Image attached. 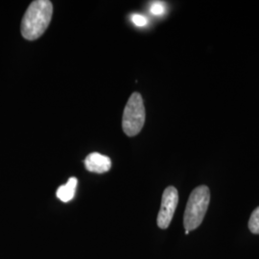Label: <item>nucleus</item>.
<instances>
[{
	"label": "nucleus",
	"mask_w": 259,
	"mask_h": 259,
	"mask_svg": "<svg viewBox=\"0 0 259 259\" xmlns=\"http://www.w3.org/2000/svg\"><path fill=\"white\" fill-rule=\"evenodd\" d=\"M249 230L253 234H259V206L256 207L250 215Z\"/></svg>",
	"instance_id": "nucleus-7"
},
{
	"label": "nucleus",
	"mask_w": 259,
	"mask_h": 259,
	"mask_svg": "<svg viewBox=\"0 0 259 259\" xmlns=\"http://www.w3.org/2000/svg\"><path fill=\"white\" fill-rule=\"evenodd\" d=\"M131 19H132V21L134 22V24H136L137 26H139V27H143V26H145L146 24H147V19L144 17V16H142V15H140V14H133L132 16H131Z\"/></svg>",
	"instance_id": "nucleus-9"
},
{
	"label": "nucleus",
	"mask_w": 259,
	"mask_h": 259,
	"mask_svg": "<svg viewBox=\"0 0 259 259\" xmlns=\"http://www.w3.org/2000/svg\"><path fill=\"white\" fill-rule=\"evenodd\" d=\"M210 202V190L206 185L196 187L188 198L185 215L184 226L185 231H194L204 221Z\"/></svg>",
	"instance_id": "nucleus-2"
},
{
	"label": "nucleus",
	"mask_w": 259,
	"mask_h": 259,
	"mask_svg": "<svg viewBox=\"0 0 259 259\" xmlns=\"http://www.w3.org/2000/svg\"><path fill=\"white\" fill-rule=\"evenodd\" d=\"M53 15V5L49 0L33 1L28 7L20 25L21 35L27 40L41 37L49 26Z\"/></svg>",
	"instance_id": "nucleus-1"
},
{
	"label": "nucleus",
	"mask_w": 259,
	"mask_h": 259,
	"mask_svg": "<svg viewBox=\"0 0 259 259\" xmlns=\"http://www.w3.org/2000/svg\"><path fill=\"white\" fill-rule=\"evenodd\" d=\"M83 162L88 171L97 174L106 173L111 168V158L97 152H93L90 154L85 157Z\"/></svg>",
	"instance_id": "nucleus-5"
},
{
	"label": "nucleus",
	"mask_w": 259,
	"mask_h": 259,
	"mask_svg": "<svg viewBox=\"0 0 259 259\" xmlns=\"http://www.w3.org/2000/svg\"><path fill=\"white\" fill-rule=\"evenodd\" d=\"M179 203V192L176 187L168 186L162 194L161 205L157 215V226L161 230H166L170 226Z\"/></svg>",
	"instance_id": "nucleus-4"
},
{
	"label": "nucleus",
	"mask_w": 259,
	"mask_h": 259,
	"mask_svg": "<svg viewBox=\"0 0 259 259\" xmlns=\"http://www.w3.org/2000/svg\"><path fill=\"white\" fill-rule=\"evenodd\" d=\"M78 185V180L72 177L68 180V182L65 185L60 186L57 189V197L64 203H68L74 198L75 191Z\"/></svg>",
	"instance_id": "nucleus-6"
},
{
	"label": "nucleus",
	"mask_w": 259,
	"mask_h": 259,
	"mask_svg": "<svg viewBox=\"0 0 259 259\" xmlns=\"http://www.w3.org/2000/svg\"><path fill=\"white\" fill-rule=\"evenodd\" d=\"M145 107L141 94L134 93L125 106L122 117V129L130 138L138 136L145 123Z\"/></svg>",
	"instance_id": "nucleus-3"
},
{
	"label": "nucleus",
	"mask_w": 259,
	"mask_h": 259,
	"mask_svg": "<svg viewBox=\"0 0 259 259\" xmlns=\"http://www.w3.org/2000/svg\"><path fill=\"white\" fill-rule=\"evenodd\" d=\"M150 12L155 16H161L165 12V6L161 2H153L150 7Z\"/></svg>",
	"instance_id": "nucleus-8"
}]
</instances>
